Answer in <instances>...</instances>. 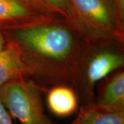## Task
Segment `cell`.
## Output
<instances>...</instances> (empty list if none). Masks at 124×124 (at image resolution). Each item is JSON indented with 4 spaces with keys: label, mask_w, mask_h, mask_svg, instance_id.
<instances>
[{
    "label": "cell",
    "mask_w": 124,
    "mask_h": 124,
    "mask_svg": "<svg viewBox=\"0 0 124 124\" xmlns=\"http://www.w3.org/2000/svg\"><path fill=\"white\" fill-rule=\"evenodd\" d=\"M7 44V40L4 35V33L2 31L0 30V51L5 48Z\"/></svg>",
    "instance_id": "obj_13"
},
{
    "label": "cell",
    "mask_w": 124,
    "mask_h": 124,
    "mask_svg": "<svg viewBox=\"0 0 124 124\" xmlns=\"http://www.w3.org/2000/svg\"><path fill=\"white\" fill-rule=\"evenodd\" d=\"M50 111L59 117H67L75 113L79 107V97L70 85H58L50 89L46 97Z\"/></svg>",
    "instance_id": "obj_7"
},
{
    "label": "cell",
    "mask_w": 124,
    "mask_h": 124,
    "mask_svg": "<svg viewBox=\"0 0 124 124\" xmlns=\"http://www.w3.org/2000/svg\"><path fill=\"white\" fill-rule=\"evenodd\" d=\"M29 1L44 13L66 22L67 23L77 28L81 31L75 15L68 0Z\"/></svg>",
    "instance_id": "obj_10"
},
{
    "label": "cell",
    "mask_w": 124,
    "mask_h": 124,
    "mask_svg": "<svg viewBox=\"0 0 124 124\" xmlns=\"http://www.w3.org/2000/svg\"><path fill=\"white\" fill-rule=\"evenodd\" d=\"M17 47L29 77L42 87L72 88L88 39L75 26L57 19L23 28L2 31Z\"/></svg>",
    "instance_id": "obj_1"
},
{
    "label": "cell",
    "mask_w": 124,
    "mask_h": 124,
    "mask_svg": "<svg viewBox=\"0 0 124 124\" xmlns=\"http://www.w3.org/2000/svg\"><path fill=\"white\" fill-rule=\"evenodd\" d=\"M21 76L28 77L26 69L17 47L7 40L6 46L0 51V87Z\"/></svg>",
    "instance_id": "obj_8"
},
{
    "label": "cell",
    "mask_w": 124,
    "mask_h": 124,
    "mask_svg": "<svg viewBox=\"0 0 124 124\" xmlns=\"http://www.w3.org/2000/svg\"><path fill=\"white\" fill-rule=\"evenodd\" d=\"M0 124H13L11 116L0 100Z\"/></svg>",
    "instance_id": "obj_12"
},
{
    "label": "cell",
    "mask_w": 124,
    "mask_h": 124,
    "mask_svg": "<svg viewBox=\"0 0 124 124\" xmlns=\"http://www.w3.org/2000/svg\"><path fill=\"white\" fill-rule=\"evenodd\" d=\"M45 89L30 77L21 76L0 87V100L22 124H55L44 112Z\"/></svg>",
    "instance_id": "obj_4"
},
{
    "label": "cell",
    "mask_w": 124,
    "mask_h": 124,
    "mask_svg": "<svg viewBox=\"0 0 124 124\" xmlns=\"http://www.w3.org/2000/svg\"><path fill=\"white\" fill-rule=\"evenodd\" d=\"M80 30L91 41L124 44L112 0H68Z\"/></svg>",
    "instance_id": "obj_3"
},
{
    "label": "cell",
    "mask_w": 124,
    "mask_h": 124,
    "mask_svg": "<svg viewBox=\"0 0 124 124\" xmlns=\"http://www.w3.org/2000/svg\"><path fill=\"white\" fill-rule=\"evenodd\" d=\"M121 29L124 31V0H112Z\"/></svg>",
    "instance_id": "obj_11"
},
{
    "label": "cell",
    "mask_w": 124,
    "mask_h": 124,
    "mask_svg": "<svg viewBox=\"0 0 124 124\" xmlns=\"http://www.w3.org/2000/svg\"><path fill=\"white\" fill-rule=\"evenodd\" d=\"M57 19H59L44 13L29 0H0L1 31L23 28Z\"/></svg>",
    "instance_id": "obj_5"
},
{
    "label": "cell",
    "mask_w": 124,
    "mask_h": 124,
    "mask_svg": "<svg viewBox=\"0 0 124 124\" xmlns=\"http://www.w3.org/2000/svg\"><path fill=\"white\" fill-rule=\"evenodd\" d=\"M124 44L88 41L81 54L72 88L84 105L92 104L98 82L124 66Z\"/></svg>",
    "instance_id": "obj_2"
},
{
    "label": "cell",
    "mask_w": 124,
    "mask_h": 124,
    "mask_svg": "<svg viewBox=\"0 0 124 124\" xmlns=\"http://www.w3.org/2000/svg\"><path fill=\"white\" fill-rule=\"evenodd\" d=\"M70 124H124V112H109L93 104L84 105Z\"/></svg>",
    "instance_id": "obj_9"
},
{
    "label": "cell",
    "mask_w": 124,
    "mask_h": 124,
    "mask_svg": "<svg viewBox=\"0 0 124 124\" xmlns=\"http://www.w3.org/2000/svg\"><path fill=\"white\" fill-rule=\"evenodd\" d=\"M92 104L103 110L124 112V71L114 75L107 81Z\"/></svg>",
    "instance_id": "obj_6"
}]
</instances>
